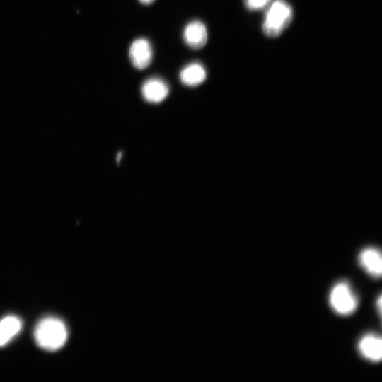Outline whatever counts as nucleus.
<instances>
[{"label":"nucleus","instance_id":"nucleus-1","mask_svg":"<svg viewBox=\"0 0 382 382\" xmlns=\"http://www.w3.org/2000/svg\"><path fill=\"white\" fill-rule=\"evenodd\" d=\"M34 337L41 348L47 351H56L64 345L68 331L62 320L55 317H46L36 325Z\"/></svg>","mask_w":382,"mask_h":382},{"label":"nucleus","instance_id":"nucleus-2","mask_svg":"<svg viewBox=\"0 0 382 382\" xmlns=\"http://www.w3.org/2000/svg\"><path fill=\"white\" fill-rule=\"evenodd\" d=\"M292 16V8L286 1L276 0L265 13L262 24L264 33L271 37L279 36L290 24Z\"/></svg>","mask_w":382,"mask_h":382},{"label":"nucleus","instance_id":"nucleus-3","mask_svg":"<svg viewBox=\"0 0 382 382\" xmlns=\"http://www.w3.org/2000/svg\"><path fill=\"white\" fill-rule=\"evenodd\" d=\"M330 303L333 310L341 315L352 313L358 303L356 296L346 282H340L332 289Z\"/></svg>","mask_w":382,"mask_h":382},{"label":"nucleus","instance_id":"nucleus-4","mask_svg":"<svg viewBox=\"0 0 382 382\" xmlns=\"http://www.w3.org/2000/svg\"><path fill=\"white\" fill-rule=\"evenodd\" d=\"M129 57L135 69L143 70L147 68L153 58V50L149 41L145 38L134 40L129 47Z\"/></svg>","mask_w":382,"mask_h":382},{"label":"nucleus","instance_id":"nucleus-5","mask_svg":"<svg viewBox=\"0 0 382 382\" xmlns=\"http://www.w3.org/2000/svg\"><path fill=\"white\" fill-rule=\"evenodd\" d=\"M183 38L185 43L192 49L202 48L208 38L207 29L203 22L193 20L189 22L183 31Z\"/></svg>","mask_w":382,"mask_h":382},{"label":"nucleus","instance_id":"nucleus-6","mask_svg":"<svg viewBox=\"0 0 382 382\" xmlns=\"http://www.w3.org/2000/svg\"><path fill=\"white\" fill-rule=\"evenodd\" d=\"M169 93L167 83L161 78L151 77L146 80L141 86V94L149 103H159Z\"/></svg>","mask_w":382,"mask_h":382},{"label":"nucleus","instance_id":"nucleus-7","mask_svg":"<svg viewBox=\"0 0 382 382\" xmlns=\"http://www.w3.org/2000/svg\"><path fill=\"white\" fill-rule=\"evenodd\" d=\"M180 81L185 86L195 87L202 83L207 78L204 66L199 62H194L185 66L179 74Z\"/></svg>","mask_w":382,"mask_h":382},{"label":"nucleus","instance_id":"nucleus-8","mask_svg":"<svg viewBox=\"0 0 382 382\" xmlns=\"http://www.w3.org/2000/svg\"><path fill=\"white\" fill-rule=\"evenodd\" d=\"M360 265L374 277H380L382 272V259L380 251L374 248L363 250L359 256Z\"/></svg>","mask_w":382,"mask_h":382},{"label":"nucleus","instance_id":"nucleus-9","mask_svg":"<svg viewBox=\"0 0 382 382\" xmlns=\"http://www.w3.org/2000/svg\"><path fill=\"white\" fill-rule=\"evenodd\" d=\"M360 353L367 359L378 361L382 357V340L379 336L369 334L364 336L359 342Z\"/></svg>","mask_w":382,"mask_h":382},{"label":"nucleus","instance_id":"nucleus-10","mask_svg":"<svg viewBox=\"0 0 382 382\" xmlns=\"http://www.w3.org/2000/svg\"><path fill=\"white\" fill-rule=\"evenodd\" d=\"M22 326L21 320L14 316H9L0 320V347L6 345L20 331Z\"/></svg>","mask_w":382,"mask_h":382},{"label":"nucleus","instance_id":"nucleus-11","mask_svg":"<svg viewBox=\"0 0 382 382\" xmlns=\"http://www.w3.org/2000/svg\"><path fill=\"white\" fill-rule=\"evenodd\" d=\"M272 0H244L245 7L250 11H259L267 6Z\"/></svg>","mask_w":382,"mask_h":382},{"label":"nucleus","instance_id":"nucleus-12","mask_svg":"<svg viewBox=\"0 0 382 382\" xmlns=\"http://www.w3.org/2000/svg\"><path fill=\"white\" fill-rule=\"evenodd\" d=\"M139 2L144 5H148L154 2L155 0H139Z\"/></svg>","mask_w":382,"mask_h":382}]
</instances>
